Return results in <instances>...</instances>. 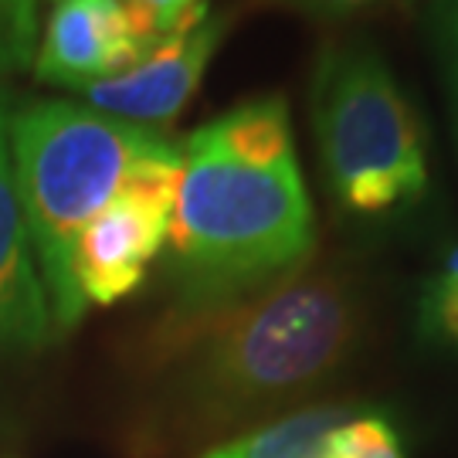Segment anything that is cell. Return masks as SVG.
Masks as SVG:
<instances>
[{"label":"cell","instance_id":"cell-12","mask_svg":"<svg viewBox=\"0 0 458 458\" xmlns=\"http://www.w3.org/2000/svg\"><path fill=\"white\" fill-rule=\"evenodd\" d=\"M130 11L136 31L143 34L149 48H157L164 38L183 31L208 14V0H119Z\"/></svg>","mask_w":458,"mask_h":458},{"label":"cell","instance_id":"cell-9","mask_svg":"<svg viewBox=\"0 0 458 458\" xmlns=\"http://www.w3.org/2000/svg\"><path fill=\"white\" fill-rule=\"evenodd\" d=\"M353 414V408H310L282 414L242 438L214 445L204 458H327L336 428Z\"/></svg>","mask_w":458,"mask_h":458},{"label":"cell","instance_id":"cell-6","mask_svg":"<svg viewBox=\"0 0 458 458\" xmlns=\"http://www.w3.org/2000/svg\"><path fill=\"white\" fill-rule=\"evenodd\" d=\"M228 31L231 14L208 11L197 24L164 38L157 48H149L140 62L123 68L119 75L79 89V96L98 113L160 130L166 123H174L183 113V106L194 98Z\"/></svg>","mask_w":458,"mask_h":458},{"label":"cell","instance_id":"cell-10","mask_svg":"<svg viewBox=\"0 0 458 458\" xmlns=\"http://www.w3.org/2000/svg\"><path fill=\"white\" fill-rule=\"evenodd\" d=\"M327 458H404V442H401V431L384 414L353 411L336 428Z\"/></svg>","mask_w":458,"mask_h":458},{"label":"cell","instance_id":"cell-16","mask_svg":"<svg viewBox=\"0 0 458 458\" xmlns=\"http://www.w3.org/2000/svg\"><path fill=\"white\" fill-rule=\"evenodd\" d=\"M48 4H51V0H48Z\"/></svg>","mask_w":458,"mask_h":458},{"label":"cell","instance_id":"cell-2","mask_svg":"<svg viewBox=\"0 0 458 458\" xmlns=\"http://www.w3.org/2000/svg\"><path fill=\"white\" fill-rule=\"evenodd\" d=\"M360 306L350 278L306 265L262 293L177 310L149 344L174 408L214 428L285 404L336 374L353 350Z\"/></svg>","mask_w":458,"mask_h":458},{"label":"cell","instance_id":"cell-13","mask_svg":"<svg viewBox=\"0 0 458 458\" xmlns=\"http://www.w3.org/2000/svg\"><path fill=\"white\" fill-rule=\"evenodd\" d=\"M428 28H431V45L442 68L445 89L452 98V113L458 119V0H431Z\"/></svg>","mask_w":458,"mask_h":458},{"label":"cell","instance_id":"cell-11","mask_svg":"<svg viewBox=\"0 0 458 458\" xmlns=\"http://www.w3.org/2000/svg\"><path fill=\"white\" fill-rule=\"evenodd\" d=\"M41 34V0H0V75L31 68Z\"/></svg>","mask_w":458,"mask_h":458},{"label":"cell","instance_id":"cell-1","mask_svg":"<svg viewBox=\"0 0 458 458\" xmlns=\"http://www.w3.org/2000/svg\"><path fill=\"white\" fill-rule=\"evenodd\" d=\"M166 251L181 310L262 293L310 265L316 214L285 98H245L183 140Z\"/></svg>","mask_w":458,"mask_h":458},{"label":"cell","instance_id":"cell-7","mask_svg":"<svg viewBox=\"0 0 458 458\" xmlns=\"http://www.w3.org/2000/svg\"><path fill=\"white\" fill-rule=\"evenodd\" d=\"M147 51L149 45L119 0H51L31 65L41 82L79 92L119 75Z\"/></svg>","mask_w":458,"mask_h":458},{"label":"cell","instance_id":"cell-14","mask_svg":"<svg viewBox=\"0 0 458 458\" xmlns=\"http://www.w3.org/2000/svg\"><path fill=\"white\" fill-rule=\"evenodd\" d=\"M425 310H428V323L458 344V248L448 255V262L438 272V278L431 282Z\"/></svg>","mask_w":458,"mask_h":458},{"label":"cell","instance_id":"cell-3","mask_svg":"<svg viewBox=\"0 0 458 458\" xmlns=\"http://www.w3.org/2000/svg\"><path fill=\"white\" fill-rule=\"evenodd\" d=\"M7 143L51 319L65 333L89 310L72 278L79 231L119 194L132 166L174 140L79 102H28L11 109Z\"/></svg>","mask_w":458,"mask_h":458},{"label":"cell","instance_id":"cell-8","mask_svg":"<svg viewBox=\"0 0 458 458\" xmlns=\"http://www.w3.org/2000/svg\"><path fill=\"white\" fill-rule=\"evenodd\" d=\"M7 123L11 106L0 89V350H38L51 340L55 319L17 197Z\"/></svg>","mask_w":458,"mask_h":458},{"label":"cell","instance_id":"cell-5","mask_svg":"<svg viewBox=\"0 0 458 458\" xmlns=\"http://www.w3.org/2000/svg\"><path fill=\"white\" fill-rule=\"evenodd\" d=\"M181 181V143L132 166L119 194L79 231L72 278L85 306H113L140 289L153 259L166 248Z\"/></svg>","mask_w":458,"mask_h":458},{"label":"cell","instance_id":"cell-4","mask_svg":"<svg viewBox=\"0 0 458 458\" xmlns=\"http://www.w3.org/2000/svg\"><path fill=\"white\" fill-rule=\"evenodd\" d=\"M310 123L327 191L344 211L380 217L425 197L421 119L374 45L344 38L319 48Z\"/></svg>","mask_w":458,"mask_h":458},{"label":"cell","instance_id":"cell-15","mask_svg":"<svg viewBox=\"0 0 458 458\" xmlns=\"http://www.w3.org/2000/svg\"><path fill=\"white\" fill-rule=\"evenodd\" d=\"M299 7L306 11H316V14H327V17H346V14H357L363 7H370L377 0H295Z\"/></svg>","mask_w":458,"mask_h":458}]
</instances>
